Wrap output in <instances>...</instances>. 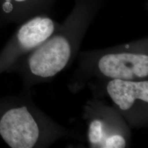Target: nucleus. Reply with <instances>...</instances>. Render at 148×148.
I'll list each match as a JSON object with an SVG mask.
<instances>
[{
    "instance_id": "obj_7",
    "label": "nucleus",
    "mask_w": 148,
    "mask_h": 148,
    "mask_svg": "<svg viewBox=\"0 0 148 148\" xmlns=\"http://www.w3.org/2000/svg\"><path fill=\"white\" fill-rule=\"evenodd\" d=\"M125 138L120 134H112L108 136L103 143L102 147L105 148H123L125 147Z\"/></svg>"
},
{
    "instance_id": "obj_9",
    "label": "nucleus",
    "mask_w": 148,
    "mask_h": 148,
    "mask_svg": "<svg viewBox=\"0 0 148 148\" xmlns=\"http://www.w3.org/2000/svg\"><path fill=\"white\" fill-rule=\"evenodd\" d=\"M14 1H18V2H22V1H26V0H14Z\"/></svg>"
},
{
    "instance_id": "obj_6",
    "label": "nucleus",
    "mask_w": 148,
    "mask_h": 148,
    "mask_svg": "<svg viewBox=\"0 0 148 148\" xmlns=\"http://www.w3.org/2000/svg\"><path fill=\"white\" fill-rule=\"evenodd\" d=\"M104 136L102 122L99 119L92 121L88 129V139L92 147H101Z\"/></svg>"
},
{
    "instance_id": "obj_3",
    "label": "nucleus",
    "mask_w": 148,
    "mask_h": 148,
    "mask_svg": "<svg viewBox=\"0 0 148 148\" xmlns=\"http://www.w3.org/2000/svg\"><path fill=\"white\" fill-rule=\"evenodd\" d=\"M98 68L109 78L137 80L147 77L148 56L129 52L108 53L99 59Z\"/></svg>"
},
{
    "instance_id": "obj_8",
    "label": "nucleus",
    "mask_w": 148,
    "mask_h": 148,
    "mask_svg": "<svg viewBox=\"0 0 148 148\" xmlns=\"http://www.w3.org/2000/svg\"><path fill=\"white\" fill-rule=\"evenodd\" d=\"M3 9H4L5 12H10V11L12 10V6L10 2H6L3 5Z\"/></svg>"
},
{
    "instance_id": "obj_1",
    "label": "nucleus",
    "mask_w": 148,
    "mask_h": 148,
    "mask_svg": "<svg viewBox=\"0 0 148 148\" xmlns=\"http://www.w3.org/2000/svg\"><path fill=\"white\" fill-rule=\"evenodd\" d=\"M0 134L12 148L33 147L38 140L39 127L25 106L7 111L0 120Z\"/></svg>"
},
{
    "instance_id": "obj_5",
    "label": "nucleus",
    "mask_w": 148,
    "mask_h": 148,
    "mask_svg": "<svg viewBox=\"0 0 148 148\" xmlns=\"http://www.w3.org/2000/svg\"><path fill=\"white\" fill-rule=\"evenodd\" d=\"M53 31L52 20L47 17H36L21 27L17 34L18 40L25 49H32L46 41Z\"/></svg>"
},
{
    "instance_id": "obj_2",
    "label": "nucleus",
    "mask_w": 148,
    "mask_h": 148,
    "mask_svg": "<svg viewBox=\"0 0 148 148\" xmlns=\"http://www.w3.org/2000/svg\"><path fill=\"white\" fill-rule=\"evenodd\" d=\"M71 49L65 37L56 36L39 45L29 59V69L43 78L54 76L64 69L71 57Z\"/></svg>"
},
{
    "instance_id": "obj_4",
    "label": "nucleus",
    "mask_w": 148,
    "mask_h": 148,
    "mask_svg": "<svg viewBox=\"0 0 148 148\" xmlns=\"http://www.w3.org/2000/svg\"><path fill=\"white\" fill-rule=\"evenodd\" d=\"M106 90L112 101L122 110H128L137 100L148 102L147 80L112 79Z\"/></svg>"
}]
</instances>
